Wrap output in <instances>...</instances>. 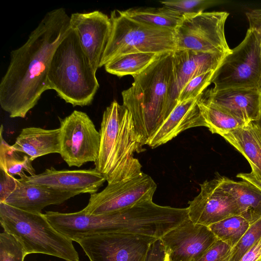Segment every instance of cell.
<instances>
[{"instance_id": "obj_1", "label": "cell", "mask_w": 261, "mask_h": 261, "mask_svg": "<svg viewBox=\"0 0 261 261\" xmlns=\"http://www.w3.org/2000/svg\"><path fill=\"white\" fill-rule=\"evenodd\" d=\"M63 8L48 12L27 41L11 53L0 83V104L11 118H24L49 90L47 74L57 47L71 30Z\"/></svg>"}, {"instance_id": "obj_2", "label": "cell", "mask_w": 261, "mask_h": 261, "mask_svg": "<svg viewBox=\"0 0 261 261\" xmlns=\"http://www.w3.org/2000/svg\"><path fill=\"white\" fill-rule=\"evenodd\" d=\"M100 145L95 169L108 184L129 179L142 172L135 152L144 150L132 114L116 100L105 110L99 130Z\"/></svg>"}, {"instance_id": "obj_3", "label": "cell", "mask_w": 261, "mask_h": 261, "mask_svg": "<svg viewBox=\"0 0 261 261\" xmlns=\"http://www.w3.org/2000/svg\"><path fill=\"white\" fill-rule=\"evenodd\" d=\"M172 53L159 55L143 72L133 76L132 86L121 93L123 105L132 114L143 146L169 115Z\"/></svg>"}, {"instance_id": "obj_4", "label": "cell", "mask_w": 261, "mask_h": 261, "mask_svg": "<svg viewBox=\"0 0 261 261\" xmlns=\"http://www.w3.org/2000/svg\"><path fill=\"white\" fill-rule=\"evenodd\" d=\"M47 80L49 90L73 107L90 105L99 88L96 71L72 28L54 51Z\"/></svg>"}, {"instance_id": "obj_5", "label": "cell", "mask_w": 261, "mask_h": 261, "mask_svg": "<svg viewBox=\"0 0 261 261\" xmlns=\"http://www.w3.org/2000/svg\"><path fill=\"white\" fill-rule=\"evenodd\" d=\"M0 223L27 254L40 253L65 261H80L72 241L57 230L41 213L23 210L0 202Z\"/></svg>"}, {"instance_id": "obj_6", "label": "cell", "mask_w": 261, "mask_h": 261, "mask_svg": "<svg viewBox=\"0 0 261 261\" xmlns=\"http://www.w3.org/2000/svg\"><path fill=\"white\" fill-rule=\"evenodd\" d=\"M112 29L100 67L126 54L147 53L161 55L176 49L174 31L148 26L122 14L111 12Z\"/></svg>"}, {"instance_id": "obj_7", "label": "cell", "mask_w": 261, "mask_h": 261, "mask_svg": "<svg viewBox=\"0 0 261 261\" xmlns=\"http://www.w3.org/2000/svg\"><path fill=\"white\" fill-rule=\"evenodd\" d=\"M214 90L256 88L261 90V42L249 28L245 38L227 55L212 80Z\"/></svg>"}, {"instance_id": "obj_8", "label": "cell", "mask_w": 261, "mask_h": 261, "mask_svg": "<svg viewBox=\"0 0 261 261\" xmlns=\"http://www.w3.org/2000/svg\"><path fill=\"white\" fill-rule=\"evenodd\" d=\"M228 15L225 11L185 15L174 31L176 50L229 54L232 49L226 42L224 31Z\"/></svg>"}, {"instance_id": "obj_9", "label": "cell", "mask_w": 261, "mask_h": 261, "mask_svg": "<svg viewBox=\"0 0 261 261\" xmlns=\"http://www.w3.org/2000/svg\"><path fill=\"white\" fill-rule=\"evenodd\" d=\"M59 118L60 154L69 167H80L87 162H96L100 145L99 132L85 112L74 110Z\"/></svg>"}, {"instance_id": "obj_10", "label": "cell", "mask_w": 261, "mask_h": 261, "mask_svg": "<svg viewBox=\"0 0 261 261\" xmlns=\"http://www.w3.org/2000/svg\"><path fill=\"white\" fill-rule=\"evenodd\" d=\"M158 238L142 235L108 233L75 241L90 261H146L151 244Z\"/></svg>"}, {"instance_id": "obj_11", "label": "cell", "mask_w": 261, "mask_h": 261, "mask_svg": "<svg viewBox=\"0 0 261 261\" xmlns=\"http://www.w3.org/2000/svg\"><path fill=\"white\" fill-rule=\"evenodd\" d=\"M156 188L153 179L142 172L129 179L108 184L101 191L90 194L88 203L82 211L91 215L120 211L152 200Z\"/></svg>"}, {"instance_id": "obj_12", "label": "cell", "mask_w": 261, "mask_h": 261, "mask_svg": "<svg viewBox=\"0 0 261 261\" xmlns=\"http://www.w3.org/2000/svg\"><path fill=\"white\" fill-rule=\"evenodd\" d=\"M200 192L187 207L189 219L205 226L227 218L240 215L234 198L222 187L219 177L200 184Z\"/></svg>"}, {"instance_id": "obj_13", "label": "cell", "mask_w": 261, "mask_h": 261, "mask_svg": "<svg viewBox=\"0 0 261 261\" xmlns=\"http://www.w3.org/2000/svg\"><path fill=\"white\" fill-rule=\"evenodd\" d=\"M160 239L168 261H197L218 240L207 226L189 218Z\"/></svg>"}, {"instance_id": "obj_14", "label": "cell", "mask_w": 261, "mask_h": 261, "mask_svg": "<svg viewBox=\"0 0 261 261\" xmlns=\"http://www.w3.org/2000/svg\"><path fill=\"white\" fill-rule=\"evenodd\" d=\"M70 22L90 64L96 71L100 67L110 36L112 29L110 17L98 10L77 12L70 15Z\"/></svg>"}, {"instance_id": "obj_15", "label": "cell", "mask_w": 261, "mask_h": 261, "mask_svg": "<svg viewBox=\"0 0 261 261\" xmlns=\"http://www.w3.org/2000/svg\"><path fill=\"white\" fill-rule=\"evenodd\" d=\"M226 55L192 50H175L172 53L173 71L168 99L169 114L177 105L184 86L199 74L216 70Z\"/></svg>"}, {"instance_id": "obj_16", "label": "cell", "mask_w": 261, "mask_h": 261, "mask_svg": "<svg viewBox=\"0 0 261 261\" xmlns=\"http://www.w3.org/2000/svg\"><path fill=\"white\" fill-rule=\"evenodd\" d=\"M19 179L61 191L90 194L96 193L106 181L104 175L95 168L70 170L53 167L38 174H24Z\"/></svg>"}, {"instance_id": "obj_17", "label": "cell", "mask_w": 261, "mask_h": 261, "mask_svg": "<svg viewBox=\"0 0 261 261\" xmlns=\"http://www.w3.org/2000/svg\"><path fill=\"white\" fill-rule=\"evenodd\" d=\"M201 98L246 123L257 120L261 116V90L258 89L212 88Z\"/></svg>"}, {"instance_id": "obj_18", "label": "cell", "mask_w": 261, "mask_h": 261, "mask_svg": "<svg viewBox=\"0 0 261 261\" xmlns=\"http://www.w3.org/2000/svg\"><path fill=\"white\" fill-rule=\"evenodd\" d=\"M201 97L177 102L146 145L154 148L171 140L189 128L206 127V123L198 104Z\"/></svg>"}, {"instance_id": "obj_19", "label": "cell", "mask_w": 261, "mask_h": 261, "mask_svg": "<svg viewBox=\"0 0 261 261\" xmlns=\"http://www.w3.org/2000/svg\"><path fill=\"white\" fill-rule=\"evenodd\" d=\"M79 194L78 192L61 191L17 178L15 190L3 202L23 210L41 213L47 206L61 204Z\"/></svg>"}, {"instance_id": "obj_20", "label": "cell", "mask_w": 261, "mask_h": 261, "mask_svg": "<svg viewBox=\"0 0 261 261\" xmlns=\"http://www.w3.org/2000/svg\"><path fill=\"white\" fill-rule=\"evenodd\" d=\"M12 147L15 150L28 155L33 161L46 154H60V128H23Z\"/></svg>"}, {"instance_id": "obj_21", "label": "cell", "mask_w": 261, "mask_h": 261, "mask_svg": "<svg viewBox=\"0 0 261 261\" xmlns=\"http://www.w3.org/2000/svg\"><path fill=\"white\" fill-rule=\"evenodd\" d=\"M249 163L251 172L261 180V137L251 122L222 135Z\"/></svg>"}, {"instance_id": "obj_22", "label": "cell", "mask_w": 261, "mask_h": 261, "mask_svg": "<svg viewBox=\"0 0 261 261\" xmlns=\"http://www.w3.org/2000/svg\"><path fill=\"white\" fill-rule=\"evenodd\" d=\"M223 189L235 199L240 215L250 225L261 218V190L245 181H234L220 177Z\"/></svg>"}, {"instance_id": "obj_23", "label": "cell", "mask_w": 261, "mask_h": 261, "mask_svg": "<svg viewBox=\"0 0 261 261\" xmlns=\"http://www.w3.org/2000/svg\"><path fill=\"white\" fill-rule=\"evenodd\" d=\"M125 16L139 23L172 31L179 25L185 15L163 6L160 8H130L120 11Z\"/></svg>"}, {"instance_id": "obj_24", "label": "cell", "mask_w": 261, "mask_h": 261, "mask_svg": "<svg viewBox=\"0 0 261 261\" xmlns=\"http://www.w3.org/2000/svg\"><path fill=\"white\" fill-rule=\"evenodd\" d=\"M160 55L153 53H135L119 56L105 65L106 71L119 77L138 75L146 69Z\"/></svg>"}, {"instance_id": "obj_25", "label": "cell", "mask_w": 261, "mask_h": 261, "mask_svg": "<svg viewBox=\"0 0 261 261\" xmlns=\"http://www.w3.org/2000/svg\"><path fill=\"white\" fill-rule=\"evenodd\" d=\"M198 104L207 127L213 134L221 136L248 123L240 120L214 104L203 99Z\"/></svg>"}, {"instance_id": "obj_26", "label": "cell", "mask_w": 261, "mask_h": 261, "mask_svg": "<svg viewBox=\"0 0 261 261\" xmlns=\"http://www.w3.org/2000/svg\"><path fill=\"white\" fill-rule=\"evenodd\" d=\"M3 126L1 125L0 131V169L10 175H18L21 177L25 173L29 175L36 174L32 165L33 161L25 154L21 155L20 152L15 150L12 145L9 144L3 136Z\"/></svg>"}, {"instance_id": "obj_27", "label": "cell", "mask_w": 261, "mask_h": 261, "mask_svg": "<svg viewBox=\"0 0 261 261\" xmlns=\"http://www.w3.org/2000/svg\"><path fill=\"white\" fill-rule=\"evenodd\" d=\"M250 226L249 222L241 215H235L208 227L220 240L233 248L239 242Z\"/></svg>"}, {"instance_id": "obj_28", "label": "cell", "mask_w": 261, "mask_h": 261, "mask_svg": "<svg viewBox=\"0 0 261 261\" xmlns=\"http://www.w3.org/2000/svg\"><path fill=\"white\" fill-rule=\"evenodd\" d=\"M215 71H210L191 79L180 91L177 102L201 96L207 87L212 83Z\"/></svg>"}, {"instance_id": "obj_29", "label": "cell", "mask_w": 261, "mask_h": 261, "mask_svg": "<svg viewBox=\"0 0 261 261\" xmlns=\"http://www.w3.org/2000/svg\"><path fill=\"white\" fill-rule=\"evenodd\" d=\"M261 237V218L250 225L237 244L232 248L229 261H239Z\"/></svg>"}, {"instance_id": "obj_30", "label": "cell", "mask_w": 261, "mask_h": 261, "mask_svg": "<svg viewBox=\"0 0 261 261\" xmlns=\"http://www.w3.org/2000/svg\"><path fill=\"white\" fill-rule=\"evenodd\" d=\"M27 255L22 246L6 231L0 234V261H24Z\"/></svg>"}, {"instance_id": "obj_31", "label": "cell", "mask_w": 261, "mask_h": 261, "mask_svg": "<svg viewBox=\"0 0 261 261\" xmlns=\"http://www.w3.org/2000/svg\"><path fill=\"white\" fill-rule=\"evenodd\" d=\"M163 6L184 15H192L204 12L208 7L216 3L211 0H168L160 1Z\"/></svg>"}, {"instance_id": "obj_32", "label": "cell", "mask_w": 261, "mask_h": 261, "mask_svg": "<svg viewBox=\"0 0 261 261\" xmlns=\"http://www.w3.org/2000/svg\"><path fill=\"white\" fill-rule=\"evenodd\" d=\"M232 247L217 240L197 261H229Z\"/></svg>"}, {"instance_id": "obj_33", "label": "cell", "mask_w": 261, "mask_h": 261, "mask_svg": "<svg viewBox=\"0 0 261 261\" xmlns=\"http://www.w3.org/2000/svg\"><path fill=\"white\" fill-rule=\"evenodd\" d=\"M17 178L0 169V202H3L14 191Z\"/></svg>"}, {"instance_id": "obj_34", "label": "cell", "mask_w": 261, "mask_h": 261, "mask_svg": "<svg viewBox=\"0 0 261 261\" xmlns=\"http://www.w3.org/2000/svg\"><path fill=\"white\" fill-rule=\"evenodd\" d=\"M165 251L160 239H157L151 245L146 261H164Z\"/></svg>"}, {"instance_id": "obj_35", "label": "cell", "mask_w": 261, "mask_h": 261, "mask_svg": "<svg viewBox=\"0 0 261 261\" xmlns=\"http://www.w3.org/2000/svg\"><path fill=\"white\" fill-rule=\"evenodd\" d=\"M246 15L249 23V28L256 33L261 42V9L249 11Z\"/></svg>"}, {"instance_id": "obj_36", "label": "cell", "mask_w": 261, "mask_h": 261, "mask_svg": "<svg viewBox=\"0 0 261 261\" xmlns=\"http://www.w3.org/2000/svg\"><path fill=\"white\" fill-rule=\"evenodd\" d=\"M261 259V237L239 261H258Z\"/></svg>"}, {"instance_id": "obj_37", "label": "cell", "mask_w": 261, "mask_h": 261, "mask_svg": "<svg viewBox=\"0 0 261 261\" xmlns=\"http://www.w3.org/2000/svg\"><path fill=\"white\" fill-rule=\"evenodd\" d=\"M237 176L248 181L261 190V180L258 179L251 172L249 173H239Z\"/></svg>"}, {"instance_id": "obj_38", "label": "cell", "mask_w": 261, "mask_h": 261, "mask_svg": "<svg viewBox=\"0 0 261 261\" xmlns=\"http://www.w3.org/2000/svg\"><path fill=\"white\" fill-rule=\"evenodd\" d=\"M257 128L258 133L261 137V116L257 120L252 122Z\"/></svg>"}, {"instance_id": "obj_39", "label": "cell", "mask_w": 261, "mask_h": 261, "mask_svg": "<svg viewBox=\"0 0 261 261\" xmlns=\"http://www.w3.org/2000/svg\"><path fill=\"white\" fill-rule=\"evenodd\" d=\"M164 261H168V260L166 259V257H165V260H164Z\"/></svg>"}, {"instance_id": "obj_40", "label": "cell", "mask_w": 261, "mask_h": 261, "mask_svg": "<svg viewBox=\"0 0 261 261\" xmlns=\"http://www.w3.org/2000/svg\"><path fill=\"white\" fill-rule=\"evenodd\" d=\"M258 261H261V259H260L259 260H258Z\"/></svg>"}]
</instances>
